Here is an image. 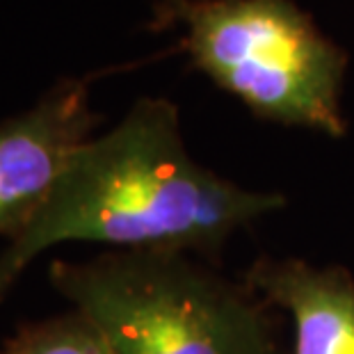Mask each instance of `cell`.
Wrapping results in <instances>:
<instances>
[{
	"mask_svg": "<svg viewBox=\"0 0 354 354\" xmlns=\"http://www.w3.org/2000/svg\"><path fill=\"white\" fill-rule=\"evenodd\" d=\"M283 206V194L250 190L199 165L176 105L145 96L73 153L35 220L0 252V299L55 245L208 252Z\"/></svg>",
	"mask_w": 354,
	"mask_h": 354,
	"instance_id": "obj_1",
	"label": "cell"
},
{
	"mask_svg": "<svg viewBox=\"0 0 354 354\" xmlns=\"http://www.w3.org/2000/svg\"><path fill=\"white\" fill-rule=\"evenodd\" d=\"M50 283L115 354H279L266 302L190 252L115 250L57 261Z\"/></svg>",
	"mask_w": 354,
	"mask_h": 354,
	"instance_id": "obj_2",
	"label": "cell"
},
{
	"mask_svg": "<svg viewBox=\"0 0 354 354\" xmlns=\"http://www.w3.org/2000/svg\"><path fill=\"white\" fill-rule=\"evenodd\" d=\"M197 69L256 117L345 133V53L290 0H165Z\"/></svg>",
	"mask_w": 354,
	"mask_h": 354,
	"instance_id": "obj_3",
	"label": "cell"
},
{
	"mask_svg": "<svg viewBox=\"0 0 354 354\" xmlns=\"http://www.w3.org/2000/svg\"><path fill=\"white\" fill-rule=\"evenodd\" d=\"M96 124L87 78L59 80L30 110L0 122V236L14 240L35 220Z\"/></svg>",
	"mask_w": 354,
	"mask_h": 354,
	"instance_id": "obj_4",
	"label": "cell"
},
{
	"mask_svg": "<svg viewBox=\"0 0 354 354\" xmlns=\"http://www.w3.org/2000/svg\"><path fill=\"white\" fill-rule=\"evenodd\" d=\"M250 288L290 313L292 354H354V277L297 259H259Z\"/></svg>",
	"mask_w": 354,
	"mask_h": 354,
	"instance_id": "obj_5",
	"label": "cell"
},
{
	"mask_svg": "<svg viewBox=\"0 0 354 354\" xmlns=\"http://www.w3.org/2000/svg\"><path fill=\"white\" fill-rule=\"evenodd\" d=\"M3 354H115L94 322L80 311L21 329Z\"/></svg>",
	"mask_w": 354,
	"mask_h": 354,
	"instance_id": "obj_6",
	"label": "cell"
}]
</instances>
